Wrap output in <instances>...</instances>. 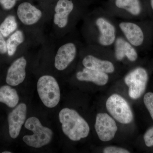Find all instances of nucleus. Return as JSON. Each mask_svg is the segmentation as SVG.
Instances as JSON below:
<instances>
[{"label": "nucleus", "mask_w": 153, "mask_h": 153, "mask_svg": "<svg viewBox=\"0 0 153 153\" xmlns=\"http://www.w3.org/2000/svg\"><path fill=\"white\" fill-rule=\"evenodd\" d=\"M83 18V35L87 45L112 48L119 33L117 19L103 7L87 12Z\"/></svg>", "instance_id": "nucleus-1"}, {"label": "nucleus", "mask_w": 153, "mask_h": 153, "mask_svg": "<svg viewBox=\"0 0 153 153\" xmlns=\"http://www.w3.org/2000/svg\"><path fill=\"white\" fill-rule=\"evenodd\" d=\"M81 52L83 67L109 74L116 71V63L114 62L116 60L112 48L87 45L83 47Z\"/></svg>", "instance_id": "nucleus-2"}, {"label": "nucleus", "mask_w": 153, "mask_h": 153, "mask_svg": "<svg viewBox=\"0 0 153 153\" xmlns=\"http://www.w3.org/2000/svg\"><path fill=\"white\" fill-rule=\"evenodd\" d=\"M59 118L63 132L71 140L79 141L89 134L88 123L74 110L63 108L59 113Z\"/></svg>", "instance_id": "nucleus-3"}, {"label": "nucleus", "mask_w": 153, "mask_h": 153, "mask_svg": "<svg viewBox=\"0 0 153 153\" xmlns=\"http://www.w3.org/2000/svg\"><path fill=\"white\" fill-rule=\"evenodd\" d=\"M54 24L61 30L70 31L80 18L87 13L85 9L77 7L73 0H58L55 7Z\"/></svg>", "instance_id": "nucleus-4"}, {"label": "nucleus", "mask_w": 153, "mask_h": 153, "mask_svg": "<svg viewBox=\"0 0 153 153\" xmlns=\"http://www.w3.org/2000/svg\"><path fill=\"white\" fill-rule=\"evenodd\" d=\"M103 8L116 19L135 20L143 16L141 0H108Z\"/></svg>", "instance_id": "nucleus-5"}, {"label": "nucleus", "mask_w": 153, "mask_h": 153, "mask_svg": "<svg viewBox=\"0 0 153 153\" xmlns=\"http://www.w3.org/2000/svg\"><path fill=\"white\" fill-rule=\"evenodd\" d=\"M25 126L26 128L33 132V135L23 137V141L27 146L39 148L51 142L53 135L52 130L42 125L37 117H33L28 118Z\"/></svg>", "instance_id": "nucleus-6"}, {"label": "nucleus", "mask_w": 153, "mask_h": 153, "mask_svg": "<svg viewBox=\"0 0 153 153\" xmlns=\"http://www.w3.org/2000/svg\"><path fill=\"white\" fill-rule=\"evenodd\" d=\"M37 91L41 101L47 107H55L60 102V87L53 76L48 75L41 76L37 82Z\"/></svg>", "instance_id": "nucleus-7"}, {"label": "nucleus", "mask_w": 153, "mask_h": 153, "mask_svg": "<svg viewBox=\"0 0 153 153\" xmlns=\"http://www.w3.org/2000/svg\"><path fill=\"white\" fill-rule=\"evenodd\" d=\"M119 32L138 50L144 45L146 35L140 23L134 20L117 19Z\"/></svg>", "instance_id": "nucleus-8"}, {"label": "nucleus", "mask_w": 153, "mask_h": 153, "mask_svg": "<svg viewBox=\"0 0 153 153\" xmlns=\"http://www.w3.org/2000/svg\"><path fill=\"white\" fill-rule=\"evenodd\" d=\"M107 110L113 117L121 123H131L133 120V114L127 101L117 94H112L107 100Z\"/></svg>", "instance_id": "nucleus-9"}, {"label": "nucleus", "mask_w": 153, "mask_h": 153, "mask_svg": "<svg viewBox=\"0 0 153 153\" xmlns=\"http://www.w3.org/2000/svg\"><path fill=\"white\" fill-rule=\"evenodd\" d=\"M149 75L147 71L142 67H137L130 70L124 78L128 87V94L133 99L140 98L144 92Z\"/></svg>", "instance_id": "nucleus-10"}, {"label": "nucleus", "mask_w": 153, "mask_h": 153, "mask_svg": "<svg viewBox=\"0 0 153 153\" xmlns=\"http://www.w3.org/2000/svg\"><path fill=\"white\" fill-rule=\"evenodd\" d=\"M83 47L79 41L71 40L63 43L58 48L55 59V68L59 71L66 69L76 59L79 50Z\"/></svg>", "instance_id": "nucleus-11"}, {"label": "nucleus", "mask_w": 153, "mask_h": 153, "mask_svg": "<svg viewBox=\"0 0 153 153\" xmlns=\"http://www.w3.org/2000/svg\"><path fill=\"white\" fill-rule=\"evenodd\" d=\"M112 49L115 58L118 62L128 61L129 63H134L138 58L137 50L119 32Z\"/></svg>", "instance_id": "nucleus-12"}, {"label": "nucleus", "mask_w": 153, "mask_h": 153, "mask_svg": "<svg viewBox=\"0 0 153 153\" xmlns=\"http://www.w3.org/2000/svg\"><path fill=\"white\" fill-rule=\"evenodd\" d=\"M94 126L99 138L103 142L111 140L118 129L114 120L107 114L103 113L97 115Z\"/></svg>", "instance_id": "nucleus-13"}, {"label": "nucleus", "mask_w": 153, "mask_h": 153, "mask_svg": "<svg viewBox=\"0 0 153 153\" xmlns=\"http://www.w3.org/2000/svg\"><path fill=\"white\" fill-rule=\"evenodd\" d=\"M27 107L25 103L19 105L8 116L9 133L12 138L19 136L27 116Z\"/></svg>", "instance_id": "nucleus-14"}, {"label": "nucleus", "mask_w": 153, "mask_h": 153, "mask_svg": "<svg viewBox=\"0 0 153 153\" xmlns=\"http://www.w3.org/2000/svg\"><path fill=\"white\" fill-rule=\"evenodd\" d=\"M27 61L24 57H21L12 63L8 70L6 82L12 86H16L24 81L26 76Z\"/></svg>", "instance_id": "nucleus-15"}, {"label": "nucleus", "mask_w": 153, "mask_h": 153, "mask_svg": "<svg viewBox=\"0 0 153 153\" xmlns=\"http://www.w3.org/2000/svg\"><path fill=\"white\" fill-rule=\"evenodd\" d=\"M17 13L20 21L27 26L35 25L40 21L42 16L41 10L27 2L19 5Z\"/></svg>", "instance_id": "nucleus-16"}, {"label": "nucleus", "mask_w": 153, "mask_h": 153, "mask_svg": "<svg viewBox=\"0 0 153 153\" xmlns=\"http://www.w3.org/2000/svg\"><path fill=\"white\" fill-rule=\"evenodd\" d=\"M76 77L80 81L92 82L96 85L103 86L109 79V74L83 67L76 72Z\"/></svg>", "instance_id": "nucleus-17"}, {"label": "nucleus", "mask_w": 153, "mask_h": 153, "mask_svg": "<svg viewBox=\"0 0 153 153\" xmlns=\"http://www.w3.org/2000/svg\"><path fill=\"white\" fill-rule=\"evenodd\" d=\"M19 97L16 90L9 86L4 85L0 88V102L10 108L16 106Z\"/></svg>", "instance_id": "nucleus-18"}, {"label": "nucleus", "mask_w": 153, "mask_h": 153, "mask_svg": "<svg viewBox=\"0 0 153 153\" xmlns=\"http://www.w3.org/2000/svg\"><path fill=\"white\" fill-rule=\"evenodd\" d=\"M25 40V35L21 30H16L11 34L6 41L9 56H13L15 54L18 47L24 43Z\"/></svg>", "instance_id": "nucleus-19"}, {"label": "nucleus", "mask_w": 153, "mask_h": 153, "mask_svg": "<svg viewBox=\"0 0 153 153\" xmlns=\"http://www.w3.org/2000/svg\"><path fill=\"white\" fill-rule=\"evenodd\" d=\"M18 24L16 18L10 15L6 17L0 25V31L4 38H7L16 31Z\"/></svg>", "instance_id": "nucleus-20"}, {"label": "nucleus", "mask_w": 153, "mask_h": 153, "mask_svg": "<svg viewBox=\"0 0 153 153\" xmlns=\"http://www.w3.org/2000/svg\"><path fill=\"white\" fill-rule=\"evenodd\" d=\"M144 102L153 120V93L148 92L144 95Z\"/></svg>", "instance_id": "nucleus-21"}, {"label": "nucleus", "mask_w": 153, "mask_h": 153, "mask_svg": "<svg viewBox=\"0 0 153 153\" xmlns=\"http://www.w3.org/2000/svg\"><path fill=\"white\" fill-rule=\"evenodd\" d=\"M144 140L146 146L149 147L153 146V127L148 129L144 135Z\"/></svg>", "instance_id": "nucleus-22"}, {"label": "nucleus", "mask_w": 153, "mask_h": 153, "mask_svg": "<svg viewBox=\"0 0 153 153\" xmlns=\"http://www.w3.org/2000/svg\"><path fill=\"white\" fill-rule=\"evenodd\" d=\"M104 153H129V151L123 149L116 146H108L105 148L103 150Z\"/></svg>", "instance_id": "nucleus-23"}, {"label": "nucleus", "mask_w": 153, "mask_h": 153, "mask_svg": "<svg viewBox=\"0 0 153 153\" xmlns=\"http://www.w3.org/2000/svg\"><path fill=\"white\" fill-rule=\"evenodd\" d=\"M17 0H0V4L5 10L13 8L16 5Z\"/></svg>", "instance_id": "nucleus-24"}, {"label": "nucleus", "mask_w": 153, "mask_h": 153, "mask_svg": "<svg viewBox=\"0 0 153 153\" xmlns=\"http://www.w3.org/2000/svg\"><path fill=\"white\" fill-rule=\"evenodd\" d=\"M6 53H7V43L4 37L0 31V54H5Z\"/></svg>", "instance_id": "nucleus-25"}, {"label": "nucleus", "mask_w": 153, "mask_h": 153, "mask_svg": "<svg viewBox=\"0 0 153 153\" xmlns=\"http://www.w3.org/2000/svg\"><path fill=\"white\" fill-rule=\"evenodd\" d=\"M150 7L151 10L153 12V0H150Z\"/></svg>", "instance_id": "nucleus-26"}, {"label": "nucleus", "mask_w": 153, "mask_h": 153, "mask_svg": "<svg viewBox=\"0 0 153 153\" xmlns=\"http://www.w3.org/2000/svg\"><path fill=\"white\" fill-rule=\"evenodd\" d=\"M3 153H11V152H3Z\"/></svg>", "instance_id": "nucleus-27"}, {"label": "nucleus", "mask_w": 153, "mask_h": 153, "mask_svg": "<svg viewBox=\"0 0 153 153\" xmlns=\"http://www.w3.org/2000/svg\"><path fill=\"white\" fill-rule=\"evenodd\" d=\"M17 1H19V0H17Z\"/></svg>", "instance_id": "nucleus-28"}]
</instances>
